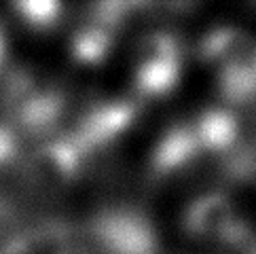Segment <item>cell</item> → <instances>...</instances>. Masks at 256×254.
Instances as JSON below:
<instances>
[{
    "label": "cell",
    "instance_id": "8fae6325",
    "mask_svg": "<svg viewBox=\"0 0 256 254\" xmlns=\"http://www.w3.org/2000/svg\"><path fill=\"white\" fill-rule=\"evenodd\" d=\"M22 138L4 119L0 121V170L13 166L15 159L20 157Z\"/></svg>",
    "mask_w": 256,
    "mask_h": 254
},
{
    "label": "cell",
    "instance_id": "52a82bcc",
    "mask_svg": "<svg viewBox=\"0 0 256 254\" xmlns=\"http://www.w3.org/2000/svg\"><path fill=\"white\" fill-rule=\"evenodd\" d=\"M136 116H138V102L132 98L100 100L87 108L70 134L89 157L114 144L134 125Z\"/></svg>",
    "mask_w": 256,
    "mask_h": 254
},
{
    "label": "cell",
    "instance_id": "3957f363",
    "mask_svg": "<svg viewBox=\"0 0 256 254\" xmlns=\"http://www.w3.org/2000/svg\"><path fill=\"white\" fill-rule=\"evenodd\" d=\"M184 56L172 32H148L138 40L132 58V80L142 100L172 94L180 83Z\"/></svg>",
    "mask_w": 256,
    "mask_h": 254
},
{
    "label": "cell",
    "instance_id": "ba28073f",
    "mask_svg": "<svg viewBox=\"0 0 256 254\" xmlns=\"http://www.w3.org/2000/svg\"><path fill=\"white\" fill-rule=\"evenodd\" d=\"M127 4H98L68 38V53L76 66L96 68L112 53L118 26L125 20Z\"/></svg>",
    "mask_w": 256,
    "mask_h": 254
},
{
    "label": "cell",
    "instance_id": "7c38bea8",
    "mask_svg": "<svg viewBox=\"0 0 256 254\" xmlns=\"http://www.w3.org/2000/svg\"><path fill=\"white\" fill-rule=\"evenodd\" d=\"M4 56H6V32H4V26L0 24V66L4 62Z\"/></svg>",
    "mask_w": 256,
    "mask_h": 254
},
{
    "label": "cell",
    "instance_id": "277c9868",
    "mask_svg": "<svg viewBox=\"0 0 256 254\" xmlns=\"http://www.w3.org/2000/svg\"><path fill=\"white\" fill-rule=\"evenodd\" d=\"M182 229L190 240L212 246H244L250 240L242 210L224 193L197 195L184 208Z\"/></svg>",
    "mask_w": 256,
    "mask_h": 254
},
{
    "label": "cell",
    "instance_id": "30bf717a",
    "mask_svg": "<svg viewBox=\"0 0 256 254\" xmlns=\"http://www.w3.org/2000/svg\"><path fill=\"white\" fill-rule=\"evenodd\" d=\"M15 17L34 32H47L58 28L64 20V4L53 0H24L13 4Z\"/></svg>",
    "mask_w": 256,
    "mask_h": 254
},
{
    "label": "cell",
    "instance_id": "8992f818",
    "mask_svg": "<svg viewBox=\"0 0 256 254\" xmlns=\"http://www.w3.org/2000/svg\"><path fill=\"white\" fill-rule=\"evenodd\" d=\"M91 238L102 254H159L148 218L130 208H110L91 220Z\"/></svg>",
    "mask_w": 256,
    "mask_h": 254
},
{
    "label": "cell",
    "instance_id": "4fadbf2b",
    "mask_svg": "<svg viewBox=\"0 0 256 254\" xmlns=\"http://www.w3.org/2000/svg\"><path fill=\"white\" fill-rule=\"evenodd\" d=\"M246 254H256V242H254V244H250V246L246 248Z\"/></svg>",
    "mask_w": 256,
    "mask_h": 254
},
{
    "label": "cell",
    "instance_id": "9c48e42d",
    "mask_svg": "<svg viewBox=\"0 0 256 254\" xmlns=\"http://www.w3.org/2000/svg\"><path fill=\"white\" fill-rule=\"evenodd\" d=\"M204 155L195 138L193 125L178 123L157 140L150 155L148 172L154 180L176 178L195 166V161Z\"/></svg>",
    "mask_w": 256,
    "mask_h": 254
},
{
    "label": "cell",
    "instance_id": "5b68a950",
    "mask_svg": "<svg viewBox=\"0 0 256 254\" xmlns=\"http://www.w3.org/2000/svg\"><path fill=\"white\" fill-rule=\"evenodd\" d=\"M87 155L72 134H53L36 142L24 159V176L40 193H56L74 182L85 170Z\"/></svg>",
    "mask_w": 256,
    "mask_h": 254
},
{
    "label": "cell",
    "instance_id": "6da1fadb",
    "mask_svg": "<svg viewBox=\"0 0 256 254\" xmlns=\"http://www.w3.org/2000/svg\"><path fill=\"white\" fill-rule=\"evenodd\" d=\"M199 51L226 102L250 106L256 100V36L237 26H216L204 36Z\"/></svg>",
    "mask_w": 256,
    "mask_h": 254
},
{
    "label": "cell",
    "instance_id": "7a4b0ae2",
    "mask_svg": "<svg viewBox=\"0 0 256 254\" xmlns=\"http://www.w3.org/2000/svg\"><path fill=\"white\" fill-rule=\"evenodd\" d=\"M4 121L20 134V138H49L66 108V100L60 89L36 78L30 72H17L6 78L2 87Z\"/></svg>",
    "mask_w": 256,
    "mask_h": 254
}]
</instances>
